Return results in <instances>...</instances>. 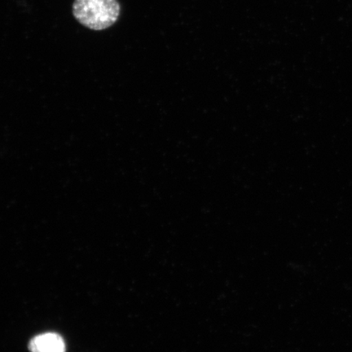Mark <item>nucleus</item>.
Returning <instances> with one entry per match:
<instances>
[{"instance_id": "f03ea898", "label": "nucleus", "mask_w": 352, "mask_h": 352, "mask_svg": "<svg viewBox=\"0 0 352 352\" xmlns=\"http://www.w3.org/2000/svg\"><path fill=\"white\" fill-rule=\"evenodd\" d=\"M30 352H65V341L59 334L43 333L29 342Z\"/></svg>"}, {"instance_id": "f257e3e1", "label": "nucleus", "mask_w": 352, "mask_h": 352, "mask_svg": "<svg viewBox=\"0 0 352 352\" xmlns=\"http://www.w3.org/2000/svg\"><path fill=\"white\" fill-rule=\"evenodd\" d=\"M73 13L78 21L86 28L102 30L118 21L120 6L117 0H76Z\"/></svg>"}]
</instances>
